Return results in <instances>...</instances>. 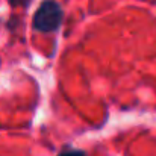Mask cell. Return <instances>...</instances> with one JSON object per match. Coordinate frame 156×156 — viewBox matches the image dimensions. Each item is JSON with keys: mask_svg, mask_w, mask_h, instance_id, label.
<instances>
[{"mask_svg": "<svg viewBox=\"0 0 156 156\" xmlns=\"http://www.w3.org/2000/svg\"><path fill=\"white\" fill-rule=\"evenodd\" d=\"M62 17L64 14H62L61 6L56 2L49 0V2H44L38 8L34 18V26L40 32H53L61 26Z\"/></svg>", "mask_w": 156, "mask_h": 156, "instance_id": "1", "label": "cell"}, {"mask_svg": "<svg viewBox=\"0 0 156 156\" xmlns=\"http://www.w3.org/2000/svg\"><path fill=\"white\" fill-rule=\"evenodd\" d=\"M59 156H87L83 152L80 150H74V149H68V150H64Z\"/></svg>", "mask_w": 156, "mask_h": 156, "instance_id": "2", "label": "cell"}, {"mask_svg": "<svg viewBox=\"0 0 156 156\" xmlns=\"http://www.w3.org/2000/svg\"><path fill=\"white\" fill-rule=\"evenodd\" d=\"M14 5H18V3H27L29 0H11Z\"/></svg>", "mask_w": 156, "mask_h": 156, "instance_id": "3", "label": "cell"}]
</instances>
